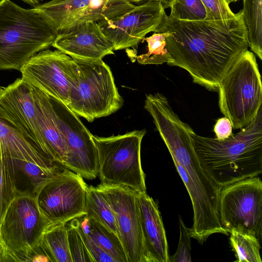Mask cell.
Wrapping results in <instances>:
<instances>
[{
	"label": "cell",
	"instance_id": "cell-1",
	"mask_svg": "<svg viewBox=\"0 0 262 262\" xmlns=\"http://www.w3.org/2000/svg\"><path fill=\"white\" fill-rule=\"evenodd\" d=\"M167 32V64L187 71L193 82L216 91L236 58L248 49L242 10L234 18L186 21L167 16L156 33Z\"/></svg>",
	"mask_w": 262,
	"mask_h": 262
},
{
	"label": "cell",
	"instance_id": "cell-2",
	"mask_svg": "<svg viewBox=\"0 0 262 262\" xmlns=\"http://www.w3.org/2000/svg\"><path fill=\"white\" fill-rule=\"evenodd\" d=\"M192 138L201 165L220 187L262 172V107L251 122L226 139L194 132Z\"/></svg>",
	"mask_w": 262,
	"mask_h": 262
},
{
	"label": "cell",
	"instance_id": "cell-3",
	"mask_svg": "<svg viewBox=\"0 0 262 262\" xmlns=\"http://www.w3.org/2000/svg\"><path fill=\"white\" fill-rule=\"evenodd\" d=\"M176 169L190 196L193 208V224L190 236L203 244L211 234L228 233L219 216L220 187L209 178L200 164L192 144V132L177 128L163 139Z\"/></svg>",
	"mask_w": 262,
	"mask_h": 262
},
{
	"label": "cell",
	"instance_id": "cell-4",
	"mask_svg": "<svg viewBox=\"0 0 262 262\" xmlns=\"http://www.w3.org/2000/svg\"><path fill=\"white\" fill-rule=\"evenodd\" d=\"M57 34L34 8L5 0L0 5V70L20 71L31 57L52 46Z\"/></svg>",
	"mask_w": 262,
	"mask_h": 262
},
{
	"label": "cell",
	"instance_id": "cell-5",
	"mask_svg": "<svg viewBox=\"0 0 262 262\" xmlns=\"http://www.w3.org/2000/svg\"><path fill=\"white\" fill-rule=\"evenodd\" d=\"M73 60L75 72L68 105L72 111L93 122L121 108L124 101L110 67L102 60Z\"/></svg>",
	"mask_w": 262,
	"mask_h": 262
},
{
	"label": "cell",
	"instance_id": "cell-6",
	"mask_svg": "<svg viewBox=\"0 0 262 262\" xmlns=\"http://www.w3.org/2000/svg\"><path fill=\"white\" fill-rule=\"evenodd\" d=\"M217 90L220 111L233 128L242 129L252 121L262 104L261 76L252 52L247 49L236 58Z\"/></svg>",
	"mask_w": 262,
	"mask_h": 262
},
{
	"label": "cell",
	"instance_id": "cell-7",
	"mask_svg": "<svg viewBox=\"0 0 262 262\" xmlns=\"http://www.w3.org/2000/svg\"><path fill=\"white\" fill-rule=\"evenodd\" d=\"M146 133L143 129L107 137L93 135L101 184L125 186L137 192L146 191L141 162V142Z\"/></svg>",
	"mask_w": 262,
	"mask_h": 262
},
{
	"label": "cell",
	"instance_id": "cell-8",
	"mask_svg": "<svg viewBox=\"0 0 262 262\" xmlns=\"http://www.w3.org/2000/svg\"><path fill=\"white\" fill-rule=\"evenodd\" d=\"M50 224L41 212L35 195L17 192L0 224V234L11 261H32Z\"/></svg>",
	"mask_w": 262,
	"mask_h": 262
},
{
	"label": "cell",
	"instance_id": "cell-9",
	"mask_svg": "<svg viewBox=\"0 0 262 262\" xmlns=\"http://www.w3.org/2000/svg\"><path fill=\"white\" fill-rule=\"evenodd\" d=\"M219 216L228 232L262 237V181L258 176L220 187Z\"/></svg>",
	"mask_w": 262,
	"mask_h": 262
},
{
	"label": "cell",
	"instance_id": "cell-10",
	"mask_svg": "<svg viewBox=\"0 0 262 262\" xmlns=\"http://www.w3.org/2000/svg\"><path fill=\"white\" fill-rule=\"evenodd\" d=\"M88 187L81 176L64 168L37 193L38 207L50 224L68 223L85 215Z\"/></svg>",
	"mask_w": 262,
	"mask_h": 262
},
{
	"label": "cell",
	"instance_id": "cell-11",
	"mask_svg": "<svg viewBox=\"0 0 262 262\" xmlns=\"http://www.w3.org/2000/svg\"><path fill=\"white\" fill-rule=\"evenodd\" d=\"M49 97L66 146L67 160L63 166L83 178L95 179L98 176L99 164L93 135L68 105Z\"/></svg>",
	"mask_w": 262,
	"mask_h": 262
},
{
	"label": "cell",
	"instance_id": "cell-12",
	"mask_svg": "<svg viewBox=\"0 0 262 262\" xmlns=\"http://www.w3.org/2000/svg\"><path fill=\"white\" fill-rule=\"evenodd\" d=\"M135 6L127 0H52L34 8L59 34L86 22L119 16Z\"/></svg>",
	"mask_w": 262,
	"mask_h": 262
},
{
	"label": "cell",
	"instance_id": "cell-13",
	"mask_svg": "<svg viewBox=\"0 0 262 262\" xmlns=\"http://www.w3.org/2000/svg\"><path fill=\"white\" fill-rule=\"evenodd\" d=\"M75 67L69 55L47 49L31 57L19 71L29 85L68 105Z\"/></svg>",
	"mask_w": 262,
	"mask_h": 262
},
{
	"label": "cell",
	"instance_id": "cell-14",
	"mask_svg": "<svg viewBox=\"0 0 262 262\" xmlns=\"http://www.w3.org/2000/svg\"><path fill=\"white\" fill-rule=\"evenodd\" d=\"M167 16L159 2L136 5L125 14L97 22L114 51L137 46L150 32H157Z\"/></svg>",
	"mask_w": 262,
	"mask_h": 262
},
{
	"label": "cell",
	"instance_id": "cell-15",
	"mask_svg": "<svg viewBox=\"0 0 262 262\" xmlns=\"http://www.w3.org/2000/svg\"><path fill=\"white\" fill-rule=\"evenodd\" d=\"M97 187L114 212L118 236L128 262H144L137 192L128 187L118 185L100 184Z\"/></svg>",
	"mask_w": 262,
	"mask_h": 262
},
{
	"label": "cell",
	"instance_id": "cell-16",
	"mask_svg": "<svg viewBox=\"0 0 262 262\" xmlns=\"http://www.w3.org/2000/svg\"><path fill=\"white\" fill-rule=\"evenodd\" d=\"M0 118L15 127L47 156L38 131L32 87L21 78L2 88Z\"/></svg>",
	"mask_w": 262,
	"mask_h": 262
},
{
	"label": "cell",
	"instance_id": "cell-17",
	"mask_svg": "<svg viewBox=\"0 0 262 262\" xmlns=\"http://www.w3.org/2000/svg\"><path fill=\"white\" fill-rule=\"evenodd\" d=\"M73 59L97 61L114 54L113 46L97 22L80 24L57 34L52 45Z\"/></svg>",
	"mask_w": 262,
	"mask_h": 262
},
{
	"label": "cell",
	"instance_id": "cell-18",
	"mask_svg": "<svg viewBox=\"0 0 262 262\" xmlns=\"http://www.w3.org/2000/svg\"><path fill=\"white\" fill-rule=\"evenodd\" d=\"M143 242L144 262H170L168 245L156 202L145 192H137Z\"/></svg>",
	"mask_w": 262,
	"mask_h": 262
},
{
	"label": "cell",
	"instance_id": "cell-19",
	"mask_svg": "<svg viewBox=\"0 0 262 262\" xmlns=\"http://www.w3.org/2000/svg\"><path fill=\"white\" fill-rule=\"evenodd\" d=\"M31 87L43 151L52 161L63 166L67 160L66 146L50 97L38 89Z\"/></svg>",
	"mask_w": 262,
	"mask_h": 262
},
{
	"label": "cell",
	"instance_id": "cell-20",
	"mask_svg": "<svg viewBox=\"0 0 262 262\" xmlns=\"http://www.w3.org/2000/svg\"><path fill=\"white\" fill-rule=\"evenodd\" d=\"M0 158L31 162L49 170H57L59 167L15 127L1 118Z\"/></svg>",
	"mask_w": 262,
	"mask_h": 262
},
{
	"label": "cell",
	"instance_id": "cell-21",
	"mask_svg": "<svg viewBox=\"0 0 262 262\" xmlns=\"http://www.w3.org/2000/svg\"><path fill=\"white\" fill-rule=\"evenodd\" d=\"M17 192L36 195L40 188L62 170H49L31 162L13 160Z\"/></svg>",
	"mask_w": 262,
	"mask_h": 262
},
{
	"label": "cell",
	"instance_id": "cell-22",
	"mask_svg": "<svg viewBox=\"0 0 262 262\" xmlns=\"http://www.w3.org/2000/svg\"><path fill=\"white\" fill-rule=\"evenodd\" d=\"M77 220L83 231L116 262H128L123 246L117 234L85 215L77 217Z\"/></svg>",
	"mask_w": 262,
	"mask_h": 262
},
{
	"label": "cell",
	"instance_id": "cell-23",
	"mask_svg": "<svg viewBox=\"0 0 262 262\" xmlns=\"http://www.w3.org/2000/svg\"><path fill=\"white\" fill-rule=\"evenodd\" d=\"M38 247L50 261L72 262L67 223L50 224L41 236Z\"/></svg>",
	"mask_w": 262,
	"mask_h": 262
},
{
	"label": "cell",
	"instance_id": "cell-24",
	"mask_svg": "<svg viewBox=\"0 0 262 262\" xmlns=\"http://www.w3.org/2000/svg\"><path fill=\"white\" fill-rule=\"evenodd\" d=\"M85 209V215L88 219L101 224L118 236L114 212L97 187H88Z\"/></svg>",
	"mask_w": 262,
	"mask_h": 262
},
{
	"label": "cell",
	"instance_id": "cell-25",
	"mask_svg": "<svg viewBox=\"0 0 262 262\" xmlns=\"http://www.w3.org/2000/svg\"><path fill=\"white\" fill-rule=\"evenodd\" d=\"M248 47L262 59V0H243Z\"/></svg>",
	"mask_w": 262,
	"mask_h": 262
},
{
	"label": "cell",
	"instance_id": "cell-26",
	"mask_svg": "<svg viewBox=\"0 0 262 262\" xmlns=\"http://www.w3.org/2000/svg\"><path fill=\"white\" fill-rule=\"evenodd\" d=\"M230 244L234 253L236 262H261L260 243L255 236L232 231Z\"/></svg>",
	"mask_w": 262,
	"mask_h": 262
},
{
	"label": "cell",
	"instance_id": "cell-27",
	"mask_svg": "<svg viewBox=\"0 0 262 262\" xmlns=\"http://www.w3.org/2000/svg\"><path fill=\"white\" fill-rule=\"evenodd\" d=\"M17 192L13 160L0 158V224Z\"/></svg>",
	"mask_w": 262,
	"mask_h": 262
},
{
	"label": "cell",
	"instance_id": "cell-28",
	"mask_svg": "<svg viewBox=\"0 0 262 262\" xmlns=\"http://www.w3.org/2000/svg\"><path fill=\"white\" fill-rule=\"evenodd\" d=\"M167 32L155 33L150 36L143 38L147 43L148 51L136 57L137 62L141 64H161L169 60V54L166 48Z\"/></svg>",
	"mask_w": 262,
	"mask_h": 262
},
{
	"label": "cell",
	"instance_id": "cell-29",
	"mask_svg": "<svg viewBox=\"0 0 262 262\" xmlns=\"http://www.w3.org/2000/svg\"><path fill=\"white\" fill-rule=\"evenodd\" d=\"M170 17L176 19L195 21L205 19L207 12L201 0H173Z\"/></svg>",
	"mask_w": 262,
	"mask_h": 262
},
{
	"label": "cell",
	"instance_id": "cell-30",
	"mask_svg": "<svg viewBox=\"0 0 262 262\" xmlns=\"http://www.w3.org/2000/svg\"><path fill=\"white\" fill-rule=\"evenodd\" d=\"M67 228L72 262H94L81 235L71 221L67 225Z\"/></svg>",
	"mask_w": 262,
	"mask_h": 262
},
{
	"label": "cell",
	"instance_id": "cell-31",
	"mask_svg": "<svg viewBox=\"0 0 262 262\" xmlns=\"http://www.w3.org/2000/svg\"><path fill=\"white\" fill-rule=\"evenodd\" d=\"M180 238L177 250L170 256V262H191V241L189 229L187 228L181 216H179Z\"/></svg>",
	"mask_w": 262,
	"mask_h": 262
},
{
	"label": "cell",
	"instance_id": "cell-32",
	"mask_svg": "<svg viewBox=\"0 0 262 262\" xmlns=\"http://www.w3.org/2000/svg\"><path fill=\"white\" fill-rule=\"evenodd\" d=\"M206 12L205 20H216L234 18V14L230 10L225 0H201Z\"/></svg>",
	"mask_w": 262,
	"mask_h": 262
},
{
	"label": "cell",
	"instance_id": "cell-33",
	"mask_svg": "<svg viewBox=\"0 0 262 262\" xmlns=\"http://www.w3.org/2000/svg\"><path fill=\"white\" fill-rule=\"evenodd\" d=\"M71 221L81 235L94 262H116L113 258L104 252L88 235L83 231L78 223L77 217Z\"/></svg>",
	"mask_w": 262,
	"mask_h": 262
},
{
	"label": "cell",
	"instance_id": "cell-34",
	"mask_svg": "<svg viewBox=\"0 0 262 262\" xmlns=\"http://www.w3.org/2000/svg\"><path fill=\"white\" fill-rule=\"evenodd\" d=\"M232 123L228 118L224 117L219 119L214 127L216 138L224 140L229 138L232 134Z\"/></svg>",
	"mask_w": 262,
	"mask_h": 262
},
{
	"label": "cell",
	"instance_id": "cell-35",
	"mask_svg": "<svg viewBox=\"0 0 262 262\" xmlns=\"http://www.w3.org/2000/svg\"><path fill=\"white\" fill-rule=\"evenodd\" d=\"M133 4H137V5L143 4L148 2L157 1L160 2L164 9L170 7L171 4L173 0H127Z\"/></svg>",
	"mask_w": 262,
	"mask_h": 262
},
{
	"label": "cell",
	"instance_id": "cell-36",
	"mask_svg": "<svg viewBox=\"0 0 262 262\" xmlns=\"http://www.w3.org/2000/svg\"><path fill=\"white\" fill-rule=\"evenodd\" d=\"M7 250L3 243L0 234V262H10Z\"/></svg>",
	"mask_w": 262,
	"mask_h": 262
},
{
	"label": "cell",
	"instance_id": "cell-37",
	"mask_svg": "<svg viewBox=\"0 0 262 262\" xmlns=\"http://www.w3.org/2000/svg\"><path fill=\"white\" fill-rule=\"evenodd\" d=\"M30 5L33 6L34 7L38 5V4L41 2L42 0H21Z\"/></svg>",
	"mask_w": 262,
	"mask_h": 262
},
{
	"label": "cell",
	"instance_id": "cell-38",
	"mask_svg": "<svg viewBox=\"0 0 262 262\" xmlns=\"http://www.w3.org/2000/svg\"><path fill=\"white\" fill-rule=\"evenodd\" d=\"M227 3L229 5V4L231 2H235L238 0H225Z\"/></svg>",
	"mask_w": 262,
	"mask_h": 262
},
{
	"label": "cell",
	"instance_id": "cell-39",
	"mask_svg": "<svg viewBox=\"0 0 262 262\" xmlns=\"http://www.w3.org/2000/svg\"><path fill=\"white\" fill-rule=\"evenodd\" d=\"M5 0H0V5Z\"/></svg>",
	"mask_w": 262,
	"mask_h": 262
},
{
	"label": "cell",
	"instance_id": "cell-40",
	"mask_svg": "<svg viewBox=\"0 0 262 262\" xmlns=\"http://www.w3.org/2000/svg\"><path fill=\"white\" fill-rule=\"evenodd\" d=\"M1 89H2V88L0 87V92H1Z\"/></svg>",
	"mask_w": 262,
	"mask_h": 262
}]
</instances>
